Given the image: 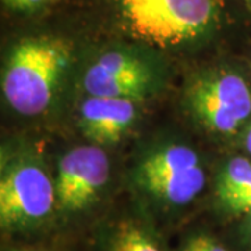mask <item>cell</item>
<instances>
[{"mask_svg": "<svg viewBox=\"0 0 251 251\" xmlns=\"http://www.w3.org/2000/svg\"><path fill=\"white\" fill-rule=\"evenodd\" d=\"M72 60L62 39L35 36L11 49L1 75V90L10 108L24 116L44 113L57 95Z\"/></svg>", "mask_w": 251, "mask_h": 251, "instance_id": "1", "label": "cell"}, {"mask_svg": "<svg viewBox=\"0 0 251 251\" xmlns=\"http://www.w3.org/2000/svg\"><path fill=\"white\" fill-rule=\"evenodd\" d=\"M120 7L135 35L169 46L204 34L215 21L218 0H120Z\"/></svg>", "mask_w": 251, "mask_h": 251, "instance_id": "2", "label": "cell"}, {"mask_svg": "<svg viewBox=\"0 0 251 251\" xmlns=\"http://www.w3.org/2000/svg\"><path fill=\"white\" fill-rule=\"evenodd\" d=\"M57 208L54 180L34 159L7 165L0 179V222L7 230H27L42 225Z\"/></svg>", "mask_w": 251, "mask_h": 251, "instance_id": "3", "label": "cell"}, {"mask_svg": "<svg viewBox=\"0 0 251 251\" xmlns=\"http://www.w3.org/2000/svg\"><path fill=\"white\" fill-rule=\"evenodd\" d=\"M137 180L156 200L181 206L205 186V172L196 151L173 144L150 153L138 166Z\"/></svg>", "mask_w": 251, "mask_h": 251, "instance_id": "4", "label": "cell"}, {"mask_svg": "<svg viewBox=\"0 0 251 251\" xmlns=\"http://www.w3.org/2000/svg\"><path fill=\"white\" fill-rule=\"evenodd\" d=\"M187 105L206 128L230 134L251 115V90L239 74L218 72L198 78L187 92Z\"/></svg>", "mask_w": 251, "mask_h": 251, "instance_id": "5", "label": "cell"}, {"mask_svg": "<svg viewBox=\"0 0 251 251\" xmlns=\"http://www.w3.org/2000/svg\"><path fill=\"white\" fill-rule=\"evenodd\" d=\"M108 155L98 145H84L64 153L54 179L57 209L75 214L90 206L109 180Z\"/></svg>", "mask_w": 251, "mask_h": 251, "instance_id": "6", "label": "cell"}, {"mask_svg": "<svg viewBox=\"0 0 251 251\" xmlns=\"http://www.w3.org/2000/svg\"><path fill=\"white\" fill-rule=\"evenodd\" d=\"M82 84L88 97L138 100L150 92L152 73L138 56L110 50L91 64Z\"/></svg>", "mask_w": 251, "mask_h": 251, "instance_id": "7", "label": "cell"}, {"mask_svg": "<svg viewBox=\"0 0 251 251\" xmlns=\"http://www.w3.org/2000/svg\"><path fill=\"white\" fill-rule=\"evenodd\" d=\"M135 100L88 97L80 109V128L91 143L112 145L119 143L137 116Z\"/></svg>", "mask_w": 251, "mask_h": 251, "instance_id": "8", "label": "cell"}, {"mask_svg": "<svg viewBox=\"0 0 251 251\" xmlns=\"http://www.w3.org/2000/svg\"><path fill=\"white\" fill-rule=\"evenodd\" d=\"M106 251H163L153 234L143 225L123 221L112 230Z\"/></svg>", "mask_w": 251, "mask_h": 251, "instance_id": "9", "label": "cell"}, {"mask_svg": "<svg viewBox=\"0 0 251 251\" xmlns=\"http://www.w3.org/2000/svg\"><path fill=\"white\" fill-rule=\"evenodd\" d=\"M251 186V162L246 158H234L224 166L218 177L216 194L221 202Z\"/></svg>", "mask_w": 251, "mask_h": 251, "instance_id": "10", "label": "cell"}, {"mask_svg": "<svg viewBox=\"0 0 251 251\" xmlns=\"http://www.w3.org/2000/svg\"><path fill=\"white\" fill-rule=\"evenodd\" d=\"M225 209L233 215H251V186L222 202Z\"/></svg>", "mask_w": 251, "mask_h": 251, "instance_id": "11", "label": "cell"}, {"mask_svg": "<svg viewBox=\"0 0 251 251\" xmlns=\"http://www.w3.org/2000/svg\"><path fill=\"white\" fill-rule=\"evenodd\" d=\"M181 251H227L224 244L208 234H194L184 243Z\"/></svg>", "mask_w": 251, "mask_h": 251, "instance_id": "12", "label": "cell"}, {"mask_svg": "<svg viewBox=\"0 0 251 251\" xmlns=\"http://www.w3.org/2000/svg\"><path fill=\"white\" fill-rule=\"evenodd\" d=\"M4 4L10 9L16 11H24V13H31L36 10L42 9L48 4H52L57 0H3Z\"/></svg>", "mask_w": 251, "mask_h": 251, "instance_id": "13", "label": "cell"}, {"mask_svg": "<svg viewBox=\"0 0 251 251\" xmlns=\"http://www.w3.org/2000/svg\"><path fill=\"white\" fill-rule=\"evenodd\" d=\"M244 148L247 150V152L251 155V123L246 130V134H244Z\"/></svg>", "mask_w": 251, "mask_h": 251, "instance_id": "14", "label": "cell"}, {"mask_svg": "<svg viewBox=\"0 0 251 251\" xmlns=\"http://www.w3.org/2000/svg\"><path fill=\"white\" fill-rule=\"evenodd\" d=\"M244 232H246V237H247V242L250 244L251 247V215L247 216V222H246V227H244Z\"/></svg>", "mask_w": 251, "mask_h": 251, "instance_id": "15", "label": "cell"}, {"mask_svg": "<svg viewBox=\"0 0 251 251\" xmlns=\"http://www.w3.org/2000/svg\"><path fill=\"white\" fill-rule=\"evenodd\" d=\"M11 251H36V250H28V249H20V250H11Z\"/></svg>", "mask_w": 251, "mask_h": 251, "instance_id": "16", "label": "cell"}]
</instances>
